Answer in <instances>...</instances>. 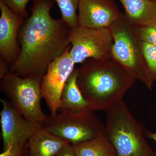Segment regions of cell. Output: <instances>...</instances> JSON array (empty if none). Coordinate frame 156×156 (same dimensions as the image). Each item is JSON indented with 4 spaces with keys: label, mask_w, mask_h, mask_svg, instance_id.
<instances>
[{
    "label": "cell",
    "mask_w": 156,
    "mask_h": 156,
    "mask_svg": "<svg viewBox=\"0 0 156 156\" xmlns=\"http://www.w3.org/2000/svg\"><path fill=\"white\" fill-rule=\"evenodd\" d=\"M77 69L66 83L60 98L59 110L74 112L93 111L77 83Z\"/></svg>",
    "instance_id": "obj_14"
},
{
    "label": "cell",
    "mask_w": 156,
    "mask_h": 156,
    "mask_svg": "<svg viewBox=\"0 0 156 156\" xmlns=\"http://www.w3.org/2000/svg\"><path fill=\"white\" fill-rule=\"evenodd\" d=\"M77 83L93 111H107L123 98L136 80L112 59L89 58L77 69Z\"/></svg>",
    "instance_id": "obj_2"
},
{
    "label": "cell",
    "mask_w": 156,
    "mask_h": 156,
    "mask_svg": "<svg viewBox=\"0 0 156 156\" xmlns=\"http://www.w3.org/2000/svg\"><path fill=\"white\" fill-rule=\"evenodd\" d=\"M113 39L111 58L119 63L135 80L149 90L154 86L134 27L126 14L119 17L109 27Z\"/></svg>",
    "instance_id": "obj_4"
},
{
    "label": "cell",
    "mask_w": 156,
    "mask_h": 156,
    "mask_svg": "<svg viewBox=\"0 0 156 156\" xmlns=\"http://www.w3.org/2000/svg\"><path fill=\"white\" fill-rule=\"evenodd\" d=\"M140 45L149 72L154 82L156 81V47L140 41Z\"/></svg>",
    "instance_id": "obj_17"
},
{
    "label": "cell",
    "mask_w": 156,
    "mask_h": 156,
    "mask_svg": "<svg viewBox=\"0 0 156 156\" xmlns=\"http://www.w3.org/2000/svg\"><path fill=\"white\" fill-rule=\"evenodd\" d=\"M134 31L140 41L156 47V27L153 26H134Z\"/></svg>",
    "instance_id": "obj_18"
},
{
    "label": "cell",
    "mask_w": 156,
    "mask_h": 156,
    "mask_svg": "<svg viewBox=\"0 0 156 156\" xmlns=\"http://www.w3.org/2000/svg\"><path fill=\"white\" fill-rule=\"evenodd\" d=\"M146 136L148 138L154 140L156 144V132L153 133L149 131H146L145 133Z\"/></svg>",
    "instance_id": "obj_22"
},
{
    "label": "cell",
    "mask_w": 156,
    "mask_h": 156,
    "mask_svg": "<svg viewBox=\"0 0 156 156\" xmlns=\"http://www.w3.org/2000/svg\"><path fill=\"white\" fill-rule=\"evenodd\" d=\"M42 128L56 136L67 140L71 144L87 141L105 134V125L94 111L61 110L48 115Z\"/></svg>",
    "instance_id": "obj_5"
},
{
    "label": "cell",
    "mask_w": 156,
    "mask_h": 156,
    "mask_svg": "<svg viewBox=\"0 0 156 156\" xmlns=\"http://www.w3.org/2000/svg\"><path fill=\"white\" fill-rule=\"evenodd\" d=\"M58 5L61 14V19L70 28L78 26L77 11L80 0H54Z\"/></svg>",
    "instance_id": "obj_16"
},
{
    "label": "cell",
    "mask_w": 156,
    "mask_h": 156,
    "mask_svg": "<svg viewBox=\"0 0 156 156\" xmlns=\"http://www.w3.org/2000/svg\"><path fill=\"white\" fill-rule=\"evenodd\" d=\"M105 134L118 156H156L146 139L145 128L123 99L107 111Z\"/></svg>",
    "instance_id": "obj_3"
},
{
    "label": "cell",
    "mask_w": 156,
    "mask_h": 156,
    "mask_svg": "<svg viewBox=\"0 0 156 156\" xmlns=\"http://www.w3.org/2000/svg\"><path fill=\"white\" fill-rule=\"evenodd\" d=\"M52 0H34L31 14L20 30V52L10 72L22 77H42L49 64L70 45L71 28L61 18H53Z\"/></svg>",
    "instance_id": "obj_1"
},
{
    "label": "cell",
    "mask_w": 156,
    "mask_h": 156,
    "mask_svg": "<svg viewBox=\"0 0 156 156\" xmlns=\"http://www.w3.org/2000/svg\"><path fill=\"white\" fill-rule=\"evenodd\" d=\"M69 53L76 63L89 58L105 60L111 58L112 36L109 27L96 28L78 25L71 29Z\"/></svg>",
    "instance_id": "obj_7"
},
{
    "label": "cell",
    "mask_w": 156,
    "mask_h": 156,
    "mask_svg": "<svg viewBox=\"0 0 156 156\" xmlns=\"http://www.w3.org/2000/svg\"></svg>",
    "instance_id": "obj_24"
},
{
    "label": "cell",
    "mask_w": 156,
    "mask_h": 156,
    "mask_svg": "<svg viewBox=\"0 0 156 156\" xmlns=\"http://www.w3.org/2000/svg\"><path fill=\"white\" fill-rule=\"evenodd\" d=\"M42 77H22L9 72L1 80V89L9 102L26 119L41 124L47 118L42 110Z\"/></svg>",
    "instance_id": "obj_6"
},
{
    "label": "cell",
    "mask_w": 156,
    "mask_h": 156,
    "mask_svg": "<svg viewBox=\"0 0 156 156\" xmlns=\"http://www.w3.org/2000/svg\"><path fill=\"white\" fill-rule=\"evenodd\" d=\"M70 144L67 140L41 128L28 140L27 156H55Z\"/></svg>",
    "instance_id": "obj_12"
},
{
    "label": "cell",
    "mask_w": 156,
    "mask_h": 156,
    "mask_svg": "<svg viewBox=\"0 0 156 156\" xmlns=\"http://www.w3.org/2000/svg\"><path fill=\"white\" fill-rule=\"evenodd\" d=\"M27 144H17L10 146L0 154V156H27Z\"/></svg>",
    "instance_id": "obj_20"
},
{
    "label": "cell",
    "mask_w": 156,
    "mask_h": 156,
    "mask_svg": "<svg viewBox=\"0 0 156 156\" xmlns=\"http://www.w3.org/2000/svg\"><path fill=\"white\" fill-rule=\"evenodd\" d=\"M78 24L90 28L109 27L121 12L114 0H80Z\"/></svg>",
    "instance_id": "obj_11"
},
{
    "label": "cell",
    "mask_w": 156,
    "mask_h": 156,
    "mask_svg": "<svg viewBox=\"0 0 156 156\" xmlns=\"http://www.w3.org/2000/svg\"><path fill=\"white\" fill-rule=\"evenodd\" d=\"M1 101L2 109L0 123L4 150L14 144H26L31 136L42 128L41 125L26 119L9 101Z\"/></svg>",
    "instance_id": "obj_9"
},
{
    "label": "cell",
    "mask_w": 156,
    "mask_h": 156,
    "mask_svg": "<svg viewBox=\"0 0 156 156\" xmlns=\"http://www.w3.org/2000/svg\"><path fill=\"white\" fill-rule=\"evenodd\" d=\"M0 10V59L10 68L19 55L18 36L25 19L15 14L1 1Z\"/></svg>",
    "instance_id": "obj_10"
},
{
    "label": "cell",
    "mask_w": 156,
    "mask_h": 156,
    "mask_svg": "<svg viewBox=\"0 0 156 156\" xmlns=\"http://www.w3.org/2000/svg\"><path fill=\"white\" fill-rule=\"evenodd\" d=\"M126 16L134 26L156 27V1L119 0Z\"/></svg>",
    "instance_id": "obj_13"
},
{
    "label": "cell",
    "mask_w": 156,
    "mask_h": 156,
    "mask_svg": "<svg viewBox=\"0 0 156 156\" xmlns=\"http://www.w3.org/2000/svg\"><path fill=\"white\" fill-rule=\"evenodd\" d=\"M30 0H0L11 11L23 19L27 18L28 13L27 6Z\"/></svg>",
    "instance_id": "obj_19"
},
{
    "label": "cell",
    "mask_w": 156,
    "mask_h": 156,
    "mask_svg": "<svg viewBox=\"0 0 156 156\" xmlns=\"http://www.w3.org/2000/svg\"><path fill=\"white\" fill-rule=\"evenodd\" d=\"M154 1H156V0H154Z\"/></svg>",
    "instance_id": "obj_23"
},
{
    "label": "cell",
    "mask_w": 156,
    "mask_h": 156,
    "mask_svg": "<svg viewBox=\"0 0 156 156\" xmlns=\"http://www.w3.org/2000/svg\"><path fill=\"white\" fill-rule=\"evenodd\" d=\"M71 146L76 156H118L114 147L105 134Z\"/></svg>",
    "instance_id": "obj_15"
},
{
    "label": "cell",
    "mask_w": 156,
    "mask_h": 156,
    "mask_svg": "<svg viewBox=\"0 0 156 156\" xmlns=\"http://www.w3.org/2000/svg\"><path fill=\"white\" fill-rule=\"evenodd\" d=\"M71 45L61 56L49 64L47 72L42 76V98L51 115L59 110L60 98L66 83L75 69V63L70 55Z\"/></svg>",
    "instance_id": "obj_8"
},
{
    "label": "cell",
    "mask_w": 156,
    "mask_h": 156,
    "mask_svg": "<svg viewBox=\"0 0 156 156\" xmlns=\"http://www.w3.org/2000/svg\"><path fill=\"white\" fill-rule=\"evenodd\" d=\"M55 156H76L74 152L71 144L62 150Z\"/></svg>",
    "instance_id": "obj_21"
}]
</instances>
